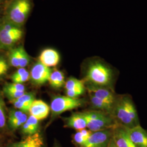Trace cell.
Wrapping results in <instances>:
<instances>
[{
	"instance_id": "cell-1",
	"label": "cell",
	"mask_w": 147,
	"mask_h": 147,
	"mask_svg": "<svg viewBox=\"0 0 147 147\" xmlns=\"http://www.w3.org/2000/svg\"><path fill=\"white\" fill-rule=\"evenodd\" d=\"M84 76L87 84L113 89L116 70L101 59H92L86 64Z\"/></svg>"
},
{
	"instance_id": "cell-2",
	"label": "cell",
	"mask_w": 147,
	"mask_h": 147,
	"mask_svg": "<svg viewBox=\"0 0 147 147\" xmlns=\"http://www.w3.org/2000/svg\"><path fill=\"white\" fill-rule=\"evenodd\" d=\"M111 115L117 125L127 129L140 125L136 108L129 95H117Z\"/></svg>"
},
{
	"instance_id": "cell-3",
	"label": "cell",
	"mask_w": 147,
	"mask_h": 147,
	"mask_svg": "<svg viewBox=\"0 0 147 147\" xmlns=\"http://www.w3.org/2000/svg\"><path fill=\"white\" fill-rule=\"evenodd\" d=\"M31 9V0H11L7 7L5 19L21 28L26 21Z\"/></svg>"
},
{
	"instance_id": "cell-4",
	"label": "cell",
	"mask_w": 147,
	"mask_h": 147,
	"mask_svg": "<svg viewBox=\"0 0 147 147\" xmlns=\"http://www.w3.org/2000/svg\"><path fill=\"white\" fill-rule=\"evenodd\" d=\"M87 121V128L92 132L112 129L117 125L110 113L98 110L83 112Z\"/></svg>"
},
{
	"instance_id": "cell-5",
	"label": "cell",
	"mask_w": 147,
	"mask_h": 147,
	"mask_svg": "<svg viewBox=\"0 0 147 147\" xmlns=\"http://www.w3.org/2000/svg\"><path fill=\"white\" fill-rule=\"evenodd\" d=\"M24 32L21 28L7 21H0V51L9 50L21 40Z\"/></svg>"
},
{
	"instance_id": "cell-6",
	"label": "cell",
	"mask_w": 147,
	"mask_h": 147,
	"mask_svg": "<svg viewBox=\"0 0 147 147\" xmlns=\"http://www.w3.org/2000/svg\"><path fill=\"white\" fill-rule=\"evenodd\" d=\"M84 100L79 98H72L67 96L58 95L53 98L50 105L52 116L55 117L63 112L78 108L84 104Z\"/></svg>"
},
{
	"instance_id": "cell-7",
	"label": "cell",
	"mask_w": 147,
	"mask_h": 147,
	"mask_svg": "<svg viewBox=\"0 0 147 147\" xmlns=\"http://www.w3.org/2000/svg\"><path fill=\"white\" fill-rule=\"evenodd\" d=\"M113 128L92 132L82 147H107L112 140Z\"/></svg>"
},
{
	"instance_id": "cell-8",
	"label": "cell",
	"mask_w": 147,
	"mask_h": 147,
	"mask_svg": "<svg viewBox=\"0 0 147 147\" xmlns=\"http://www.w3.org/2000/svg\"><path fill=\"white\" fill-rule=\"evenodd\" d=\"M52 71L50 68L38 61L32 67L30 73L32 84L36 86H42L45 84L49 81Z\"/></svg>"
},
{
	"instance_id": "cell-9",
	"label": "cell",
	"mask_w": 147,
	"mask_h": 147,
	"mask_svg": "<svg viewBox=\"0 0 147 147\" xmlns=\"http://www.w3.org/2000/svg\"><path fill=\"white\" fill-rule=\"evenodd\" d=\"M86 88L89 94L93 95L101 100L112 105H113L117 95L115 94L113 89L109 87H99L87 84Z\"/></svg>"
},
{
	"instance_id": "cell-10",
	"label": "cell",
	"mask_w": 147,
	"mask_h": 147,
	"mask_svg": "<svg viewBox=\"0 0 147 147\" xmlns=\"http://www.w3.org/2000/svg\"><path fill=\"white\" fill-rule=\"evenodd\" d=\"M64 85L66 96L72 98H79L85 92V82L84 80L71 77L65 82Z\"/></svg>"
},
{
	"instance_id": "cell-11",
	"label": "cell",
	"mask_w": 147,
	"mask_h": 147,
	"mask_svg": "<svg viewBox=\"0 0 147 147\" xmlns=\"http://www.w3.org/2000/svg\"><path fill=\"white\" fill-rule=\"evenodd\" d=\"M5 147H45L44 140L40 132L25 137L20 141L13 142Z\"/></svg>"
},
{
	"instance_id": "cell-12",
	"label": "cell",
	"mask_w": 147,
	"mask_h": 147,
	"mask_svg": "<svg viewBox=\"0 0 147 147\" xmlns=\"http://www.w3.org/2000/svg\"><path fill=\"white\" fill-rule=\"evenodd\" d=\"M113 140L116 147H135L133 144L124 126L117 125L113 128Z\"/></svg>"
},
{
	"instance_id": "cell-13",
	"label": "cell",
	"mask_w": 147,
	"mask_h": 147,
	"mask_svg": "<svg viewBox=\"0 0 147 147\" xmlns=\"http://www.w3.org/2000/svg\"><path fill=\"white\" fill-rule=\"evenodd\" d=\"M127 131L133 144L135 147H147V131L140 125L131 129Z\"/></svg>"
},
{
	"instance_id": "cell-14",
	"label": "cell",
	"mask_w": 147,
	"mask_h": 147,
	"mask_svg": "<svg viewBox=\"0 0 147 147\" xmlns=\"http://www.w3.org/2000/svg\"><path fill=\"white\" fill-rule=\"evenodd\" d=\"M50 111V107L42 100H35L30 106V115L33 116L38 121L47 118Z\"/></svg>"
},
{
	"instance_id": "cell-15",
	"label": "cell",
	"mask_w": 147,
	"mask_h": 147,
	"mask_svg": "<svg viewBox=\"0 0 147 147\" xmlns=\"http://www.w3.org/2000/svg\"><path fill=\"white\" fill-rule=\"evenodd\" d=\"M60 56L58 52L53 49H46L42 51L39 56V61L49 68L58 64Z\"/></svg>"
},
{
	"instance_id": "cell-16",
	"label": "cell",
	"mask_w": 147,
	"mask_h": 147,
	"mask_svg": "<svg viewBox=\"0 0 147 147\" xmlns=\"http://www.w3.org/2000/svg\"><path fill=\"white\" fill-rule=\"evenodd\" d=\"M65 126L77 131L87 128V121L83 112L74 113L65 119Z\"/></svg>"
},
{
	"instance_id": "cell-17",
	"label": "cell",
	"mask_w": 147,
	"mask_h": 147,
	"mask_svg": "<svg viewBox=\"0 0 147 147\" xmlns=\"http://www.w3.org/2000/svg\"><path fill=\"white\" fill-rule=\"evenodd\" d=\"M90 102L95 110L101 111L110 113L111 115L113 105L110 104L92 94H89Z\"/></svg>"
},
{
	"instance_id": "cell-18",
	"label": "cell",
	"mask_w": 147,
	"mask_h": 147,
	"mask_svg": "<svg viewBox=\"0 0 147 147\" xmlns=\"http://www.w3.org/2000/svg\"><path fill=\"white\" fill-rule=\"evenodd\" d=\"M48 82L53 88H60L65 82L64 75L59 70H55L52 71Z\"/></svg>"
},
{
	"instance_id": "cell-19",
	"label": "cell",
	"mask_w": 147,
	"mask_h": 147,
	"mask_svg": "<svg viewBox=\"0 0 147 147\" xmlns=\"http://www.w3.org/2000/svg\"><path fill=\"white\" fill-rule=\"evenodd\" d=\"M92 133V132L86 129L78 131L73 136L74 143L77 147H82L87 141Z\"/></svg>"
},
{
	"instance_id": "cell-20",
	"label": "cell",
	"mask_w": 147,
	"mask_h": 147,
	"mask_svg": "<svg viewBox=\"0 0 147 147\" xmlns=\"http://www.w3.org/2000/svg\"><path fill=\"white\" fill-rule=\"evenodd\" d=\"M11 79L13 83L22 84L30 79V73L25 68H18L12 74Z\"/></svg>"
},
{
	"instance_id": "cell-21",
	"label": "cell",
	"mask_w": 147,
	"mask_h": 147,
	"mask_svg": "<svg viewBox=\"0 0 147 147\" xmlns=\"http://www.w3.org/2000/svg\"><path fill=\"white\" fill-rule=\"evenodd\" d=\"M8 61L9 65L14 68H19V47H13L9 50L8 54Z\"/></svg>"
},
{
	"instance_id": "cell-22",
	"label": "cell",
	"mask_w": 147,
	"mask_h": 147,
	"mask_svg": "<svg viewBox=\"0 0 147 147\" xmlns=\"http://www.w3.org/2000/svg\"><path fill=\"white\" fill-rule=\"evenodd\" d=\"M7 116L5 104L0 93V130H3L7 127Z\"/></svg>"
},
{
	"instance_id": "cell-23",
	"label": "cell",
	"mask_w": 147,
	"mask_h": 147,
	"mask_svg": "<svg viewBox=\"0 0 147 147\" xmlns=\"http://www.w3.org/2000/svg\"><path fill=\"white\" fill-rule=\"evenodd\" d=\"M27 113H25L20 118L14 120L7 122V126L12 131H16L17 129L21 127V126L26 121L28 118Z\"/></svg>"
},
{
	"instance_id": "cell-24",
	"label": "cell",
	"mask_w": 147,
	"mask_h": 147,
	"mask_svg": "<svg viewBox=\"0 0 147 147\" xmlns=\"http://www.w3.org/2000/svg\"><path fill=\"white\" fill-rule=\"evenodd\" d=\"M9 67V64L8 58H6L3 54L0 53V80L5 78L8 71Z\"/></svg>"
},
{
	"instance_id": "cell-25",
	"label": "cell",
	"mask_w": 147,
	"mask_h": 147,
	"mask_svg": "<svg viewBox=\"0 0 147 147\" xmlns=\"http://www.w3.org/2000/svg\"><path fill=\"white\" fill-rule=\"evenodd\" d=\"M20 68H25L30 62V57L22 47H19Z\"/></svg>"
},
{
	"instance_id": "cell-26",
	"label": "cell",
	"mask_w": 147,
	"mask_h": 147,
	"mask_svg": "<svg viewBox=\"0 0 147 147\" xmlns=\"http://www.w3.org/2000/svg\"><path fill=\"white\" fill-rule=\"evenodd\" d=\"M37 119L33 116L30 115L27 119V123L30 127L32 135L35 134L39 132V123Z\"/></svg>"
},
{
	"instance_id": "cell-27",
	"label": "cell",
	"mask_w": 147,
	"mask_h": 147,
	"mask_svg": "<svg viewBox=\"0 0 147 147\" xmlns=\"http://www.w3.org/2000/svg\"><path fill=\"white\" fill-rule=\"evenodd\" d=\"M3 90H14L18 92H25L26 87L25 85L21 84H16V83H8L5 84Z\"/></svg>"
},
{
	"instance_id": "cell-28",
	"label": "cell",
	"mask_w": 147,
	"mask_h": 147,
	"mask_svg": "<svg viewBox=\"0 0 147 147\" xmlns=\"http://www.w3.org/2000/svg\"><path fill=\"white\" fill-rule=\"evenodd\" d=\"M17 101H19L21 102L31 105L32 103L36 100L35 99V94L33 93H25L22 95L17 99Z\"/></svg>"
},
{
	"instance_id": "cell-29",
	"label": "cell",
	"mask_w": 147,
	"mask_h": 147,
	"mask_svg": "<svg viewBox=\"0 0 147 147\" xmlns=\"http://www.w3.org/2000/svg\"><path fill=\"white\" fill-rule=\"evenodd\" d=\"M26 92H18L14 90H3V93L9 101L16 100L20 98L21 95L24 94Z\"/></svg>"
},
{
	"instance_id": "cell-30",
	"label": "cell",
	"mask_w": 147,
	"mask_h": 147,
	"mask_svg": "<svg viewBox=\"0 0 147 147\" xmlns=\"http://www.w3.org/2000/svg\"><path fill=\"white\" fill-rule=\"evenodd\" d=\"M11 102L12 103V104L14 106L16 109L21 111L22 112L26 113L29 112L30 108L31 105L25 104L16 100H12L11 101Z\"/></svg>"
},
{
	"instance_id": "cell-31",
	"label": "cell",
	"mask_w": 147,
	"mask_h": 147,
	"mask_svg": "<svg viewBox=\"0 0 147 147\" xmlns=\"http://www.w3.org/2000/svg\"><path fill=\"white\" fill-rule=\"evenodd\" d=\"M25 113L24 112L17 109H11L9 111L7 116V122L14 121L19 118Z\"/></svg>"
},
{
	"instance_id": "cell-32",
	"label": "cell",
	"mask_w": 147,
	"mask_h": 147,
	"mask_svg": "<svg viewBox=\"0 0 147 147\" xmlns=\"http://www.w3.org/2000/svg\"><path fill=\"white\" fill-rule=\"evenodd\" d=\"M107 147H116V144H115V142H114L113 140V138H112V141H111L110 143L109 144V146Z\"/></svg>"
},
{
	"instance_id": "cell-33",
	"label": "cell",
	"mask_w": 147,
	"mask_h": 147,
	"mask_svg": "<svg viewBox=\"0 0 147 147\" xmlns=\"http://www.w3.org/2000/svg\"><path fill=\"white\" fill-rule=\"evenodd\" d=\"M53 147H61L59 144H55L54 146H53Z\"/></svg>"
}]
</instances>
